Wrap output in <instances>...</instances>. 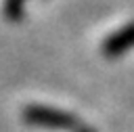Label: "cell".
<instances>
[{
    "label": "cell",
    "instance_id": "1",
    "mask_svg": "<svg viewBox=\"0 0 134 132\" xmlns=\"http://www.w3.org/2000/svg\"><path fill=\"white\" fill-rule=\"evenodd\" d=\"M23 119L31 126H40V128H48V130H73V128H77V119L71 113L59 111L52 107H44V105L25 107Z\"/></svg>",
    "mask_w": 134,
    "mask_h": 132
},
{
    "label": "cell",
    "instance_id": "2",
    "mask_svg": "<svg viewBox=\"0 0 134 132\" xmlns=\"http://www.w3.org/2000/svg\"><path fill=\"white\" fill-rule=\"evenodd\" d=\"M132 44H134V23H132V25H126V27H121L117 34L109 36V38L105 40V44H103V50H105V54L113 57V54L124 52V50L130 48Z\"/></svg>",
    "mask_w": 134,
    "mask_h": 132
},
{
    "label": "cell",
    "instance_id": "3",
    "mask_svg": "<svg viewBox=\"0 0 134 132\" xmlns=\"http://www.w3.org/2000/svg\"><path fill=\"white\" fill-rule=\"evenodd\" d=\"M25 0H4V17L10 21H17L23 15Z\"/></svg>",
    "mask_w": 134,
    "mask_h": 132
}]
</instances>
